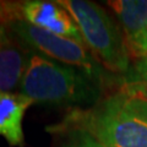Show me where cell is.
<instances>
[{"instance_id":"obj_1","label":"cell","mask_w":147,"mask_h":147,"mask_svg":"<svg viewBox=\"0 0 147 147\" xmlns=\"http://www.w3.org/2000/svg\"><path fill=\"white\" fill-rule=\"evenodd\" d=\"M67 124L88 131L107 147H147V96L139 88L123 90Z\"/></svg>"},{"instance_id":"obj_2","label":"cell","mask_w":147,"mask_h":147,"mask_svg":"<svg viewBox=\"0 0 147 147\" xmlns=\"http://www.w3.org/2000/svg\"><path fill=\"white\" fill-rule=\"evenodd\" d=\"M20 93L37 104L91 108L100 98V85L79 69L31 52Z\"/></svg>"},{"instance_id":"obj_3","label":"cell","mask_w":147,"mask_h":147,"mask_svg":"<svg viewBox=\"0 0 147 147\" xmlns=\"http://www.w3.org/2000/svg\"><path fill=\"white\" fill-rule=\"evenodd\" d=\"M57 3L71 15L81 32L84 43L104 69L115 74L130 71L126 40L102 6L87 0H59Z\"/></svg>"},{"instance_id":"obj_4","label":"cell","mask_w":147,"mask_h":147,"mask_svg":"<svg viewBox=\"0 0 147 147\" xmlns=\"http://www.w3.org/2000/svg\"><path fill=\"white\" fill-rule=\"evenodd\" d=\"M10 31L27 48H33L37 53L53 60L79 69L99 85L105 80L104 67L84 47V44L66 37L50 33L25 20L13 22L10 26Z\"/></svg>"},{"instance_id":"obj_5","label":"cell","mask_w":147,"mask_h":147,"mask_svg":"<svg viewBox=\"0 0 147 147\" xmlns=\"http://www.w3.org/2000/svg\"><path fill=\"white\" fill-rule=\"evenodd\" d=\"M22 10L25 21L28 24L84 44V39L76 22L57 1L27 0L22 1Z\"/></svg>"},{"instance_id":"obj_6","label":"cell","mask_w":147,"mask_h":147,"mask_svg":"<svg viewBox=\"0 0 147 147\" xmlns=\"http://www.w3.org/2000/svg\"><path fill=\"white\" fill-rule=\"evenodd\" d=\"M33 100L22 93L0 92V136L11 147H25L24 118Z\"/></svg>"},{"instance_id":"obj_7","label":"cell","mask_w":147,"mask_h":147,"mask_svg":"<svg viewBox=\"0 0 147 147\" xmlns=\"http://www.w3.org/2000/svg\"><path fill=\"white\" fill-rule=\"evenodd\" d=\"M31 52L15 36L0 49V92L20 87Z\"/></svg>"},{"instance_id":"obj_8","label":"cell","mask_w":147,"mask_h":147,"mask_svg":"<svg viewBox=\"0 0 147 147\" xmlns=\"http://www.w3.org/2000/svg\"><path fill=\"white\" fill-rule=\"evenodd\" d=\"M107 5L120 21L126 45L147 28V0H112L107 1Z\"/></svg>"},{"instance_id":"obj_9","label":"cell","mask_w":147,"mask_h":147,"mask_svg":"<svg viewBox=\"0 0 147 147\" xmlns=\"http://www.w3.org/2000/svg\"><path fill=\"white\" fill-rule=\"evenodd\" d=\"M65 139L59 147H107L88 131L80 127L67 129Z\"/></svg>"},{"instance_id":"obj_10","label":"cell","mask_w":147,"mask_h":147,"mask_svg":"<svg viewBox=\"0 0 147 147\" xmlns=\"http://www.w3.org/2000/svg\"><path fill=\"white\" fill-rule=\"evenodd\" d=\"M25 20L22 1H4L0 0V27L10 28L13 22Z\"/></svg>"},{"instance_id":"obj_11","label":"cell","mask_w":147,"mask_h":147,"mask_svg":"<svg viewBox=\"0 0 147 147\" xmlns=\"http://www.w3.org/2000/svg\"><path fill=\"white\" fill-rule=\"evenodd\" d=\"M135 77L137 80V88L147 96V57L140 58L136 63Z\"/></svg>"},{"instance_id":"obj_12","label":"cell","mask_w":147,"mask_h":147,"mask_svg":"<svg viewBox=\"0 0 147 147\" xmlns=\"http://www.w3.org/2000/svg\"><path fill=\"white\" fill-rule=\"evenodd\" d=\"M129 52L135 53V55L140 58L147 57V28L137 37L132 43L127 45Z\"/></svg>"},{"instance_id":"obj_13","label":"cell","mask_w":147,"mask_h":147,"mask_svg":"<svg viewBox=\"0 0 147 147\" xmlns=\"http://www.w3.org/2000/svg\"><path fill=\"white\" fill-rule=\"evenodd\" d=\"M13 38L12 32L10 28H5V27H0V49H1L6 43H9Z\"/></svg>"}]
</instances>
